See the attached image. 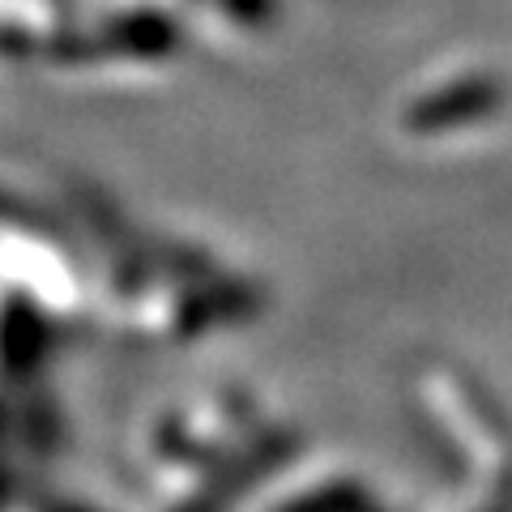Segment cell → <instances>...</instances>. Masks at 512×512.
<instances>
[{"mask_svg":"<svg viewBox=\"0 0 512 512\" xmlns=\"http://www.w3.org/2000/svg\"><path fill=\"white\" fill-rule=\"evenodd\" d=\"M500 107H504L500 77L470 73V77H457V82H444L436 90H427L423 99H414L406 107L402 124H406V133H414V137H440V133H453V128L483 124Z\"/></svg>","mask_w":512,"mask_h":512,"instance_id":"6da1fadb","label":"cell"}]
</instances>
